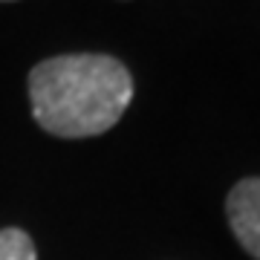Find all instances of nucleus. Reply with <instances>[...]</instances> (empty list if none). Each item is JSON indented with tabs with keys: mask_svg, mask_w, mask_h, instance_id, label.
<instances>
[{
	"mask_svg": "<svg viewBox=\"0 0 260 260\" xmlns=\"http://www.w3.org/2000/svg\"><path fill=\"white\" fill-rule=\"evenodd\" d=\"M32 116L52 136H102L124 116L133 99V75L119 58L102 52L55 55L29 73Z\"/></svg>",
	"mask_w": 260,
	"mask_h": 260,
	"instance_id": "nucleus-1",
	"label": "nucleus"
},
{
	"mask_svg": "<svg viewBox=\"0 0 260 260\" xmlns=\"http://www.w3.org/2000/svg\"><path fill=\"white\" fill-rule=\"evenodd\" d=\"M225 220L237 243L260 260V177H246L229 191Z\"/></svg>",
	"mask_w": 260,
	"mask_h": 260,
	"instance_id": "nucleus-2",
	"label": "nucleus"
},
{
	"mask_svg": "<svg viewBox=\"0 0 260 260\" xmlns=\"http://www.w3.org/2000/svg\"><path fill=\"white\" fill-rule=\"evenodd\" d=\"M0 260H38L32 237L23 229H0Z\"/></svg>",
	"mask_w": 260,
	"mask_h": 260,
	"instance_id": "nucleus-3",
	"label": "nucleus"
},
{
	"mask_svg": "<svg viewBox=\"0 0 260 260\" xmlns=\"http://www.w3.org/2000/svg\"><path fill=\"white\" fill-rule=\"evenodd\" d=\"M0 3H12V0H0Z\"/></svg>",
	"mask_w": 260,
	"mask_h": 260,
	"instance_id": "nucleus-4",
	"label": "nucleus"
}]
</instances>
